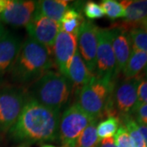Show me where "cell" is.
I'll use <instances>...</instances> for the list:
<instances>
[{"mask_svg":"<svg viewBox=\"0 0 147 147\" xmlns=\"http://www.w3.org/2000/svg\"><path fill=\"white\" fill-rule=\"evenodd\" d=\"M111 33V42L116 61V76L123 72L131 52V46L127 32L117 26L110 29Z\"/></svg>","mask_w":147,"mask_h":147,"instance_id":"obj_14","label":"cell"},{"mask_svg":"<svg viewBox=\"0 0 147 147\" xmlns=\"http://www.w3.org/2000/svg\"><path fill=\"white\" fill-rule=\"evenodd\" d=\"M120 3L124 8V20L113 26L126 32L141 28L147 21V0H126Z\"/></svg>","mask_w":147,"mask_h":147,"instance_id":"obj_13","label":"cell"},{"mask_svg":"<svg viewBox=\"0 0 147 147\" xmlns=\"http://www.w3.org/2000/svg\"><path fill=\"white\" fill-rule=\"evenodd\" d=\"M120 126V119L117 116H110L100 121L96 125V132L99 141L105 138L113 137Z\"/></svg>","mask_w":147,"mask_h":147,"instance_id":"obj_20","label":"cell"},{"mask_svg":"<svg viewBox=\"0 0 147 147\" xmlns=\"http://www.w3.org/2000/svg\"><path fill=\"white\" fill-rule=\"evenodd\" d=\"M100 6L104 13L111 20H116L124 17V8L119 1L103 0L100 3Z\"/></svg>","mask_w":147,"mask_h":147,"instance_id":"obj_24","label":"cell"},{"mask_svg":"<svg viewBox=\"0 0 147 147\" xmlns=\"http://www.w3.org/2000/svg\"><path fill=\"white\" fill-rule=\"evenodd\" d=\"M84 11L85 16L88 19L92 20L102 18L105 15L100 4H98L92 1H88L84 4Z\"/></svg>","mask_w":147,"mask_h":147,"instance_id":"obj_25","label":"cell"},{"mask_svg":"<svg viewBox=\"0 0 147 147\" xmlns=\"http://www.w3.org/2000/svg\"><path fill=\"white\" fill-rule=\"evenodd\" d=\"M96 147H116V146L114 138L109 137V138H105V139L99 141Z\"/></svg>","mask_w":147,"mask_h":147,"instance_id":"obj_29","label":"cell"},{"mask_svg":"<svg viewBox=\"0 0 147 147\" xmlns=\"http://www.w3.org/2000/svg\"><path fill=\"white\" fill-rule=\"evenodd\" d=\"M115 143L116 147H132L130 136L127 130L126 127L122 124L118 128L115 134Z\"/></svg>","mask_w":147,"mask_h":147,"instance_id":"obj_26","label":"cell"},{"mask_svg":"<svg viewBox=\"0 0 147 147\" xmlns=\"http://www.w3.org/2000/svg\"><path fill=\"white\" fill-rule=\"evenodd\" d=\"M69 1L42 0L36 1L35 12L59 23L65 11L69 7Z\"/></svg>","mask_w":147,"mask_h":147,"instance_id":"obj_17","label":"cell"},{"mask_svg":"<svg viewBox=\"0 0 147 147\" xmlns=\"http://www.w3.org/2000/svg\"><path fill=\"white\" fill-rule=\"evenodd\" d=\"M141 28H142L143 30H145L147 32V21H146V22H144V24L142 25Z\"/></svg>","mask_w":147,"mask_h":147,"instance_id":"obj_33","label":"cell"},{"mask_svg":"<svg viewBox=\"0 0 147 147\" xmlns=\"http://www.w3.org/2000/svg\"><path fill=\"white\" fill-rule=\"evenodd\" d=\"M137 126H138L139 131L142 133V137L144 138V141L146 142V145L147 147V126L146 125H143V124H140V123H137Z\"/></svg>","mask_w":147,"mask_h":147,"instance_id":"obj_30","label":"cell"},{"mask_svg":"<svg viewBox=\"0 0 147 147\" xmlns=\"http://www.w3.org/2000/svg\"><path fill=\"white\" fill-rule=\"evenodd\" d=\"M72 85L63 74L48 70L32 84V99L51 110L60 112L67 103Z\"/></svg>","mask_w":147,"mask_h":147,"instance_id":"obj_4","label":"cell"},{"mask_svg":"<svg viewBox=\"0 0 147 147\" xmlns=\"http://www.w3.org/2000/svg\"><path fill=\"white\" fill-rule=\"evenodd\" d=\"M41 147H57V146H52V145H42Z\"/></svg>","mask_w":147,"mask_h":147,"instance_id":"obj_34","label":"cell"},{"mask_svg":"<svg viewBox=\"0 0 147 147\" xmlns=\"http://www.w3.org/2000/svg\"><path fill=\"white\" fill-rule=\"evenodd\" d=\"M36 10V1L7 0L0 21L12 26H26Z\"/></svg>","mask_w":147,"mask_h":147,"instance_id":"obj_11","label":"cell"},{"mask_svg":"<svg viewBox=\"0 0 147 147\" xmlns=\"http://www.w3.org/2000/svg\"><path fill=\"white\" fill-rule=\"evenodd\" d=\"M19 147H25V146H19Z\"/></svg>","mask_w":147,"mask_h":147,"instance_id":"obj_36","label":"cell"},{"mask_svg":"<svg viewBox=\"0 0 147 147\" xmlns=\"http://www.w3.org/2000/svg\"><path fill=\"white\" fill-rule=\"evenodd\" d=\"M27 100L21 88H0V132L9 131L16 123Z\"/></svg>","mask_w":147,"mask_h":147,"instance_id":"obj_6","label":"cell"},{"mask_svg":"<svg viewBox=\"0 0 147 147\" xmlns=\"http://www.w3.org/2000/svg\"><path fill=\"white\" fill-rule=\"evenodd\" d=\"M133 114L135 115L137 123L147 126V104L138 103Z\"/></svg>","mask_w":147,"mask_h":147,"instance_id":"obj_27","label":"cell"},{"mask_svg":"<svg viewBox=\"0 0 147 147\" xmlns=\"http://www.w3.org/2000/svg\"><path fill=\"white\" fill-rule=\"evenodd\" d=\"M26 28L30 38L52 51L55 39L60 30L58 22L34 12L31 21L27 24Z\"/></svg>","mask_w":147,"mask_h":147,"instance_id":"obj_9","label":"cell"},{"mask_svg":"<svg viewBox=\"0 0 147 147\" xmlns=\"http://www.w3.org/2000/svg\"><path fill=\"white\" fill-rule=\"evenodd\" d=\"M84 21L85 20L80 13V11L75 7H69L58 24L60 30L77 36Z\"/></svg>","mask_w":147,"mask_h":147,"instance_id":"obj_19","label":"cell"},{"mask_svg":"<svg viewBox=\"0 0 147 147\" xmlns=\"http://www.w3.org/2000/svg\"><path fill=\"white\" fill-rule=\"evenodd\" d=\"M147 65V53L131 49L130 57L127 60L125 67L123 70L124 79H131L138 77Z\"/></svg>","mask_w":147,"mask_h":147,"instance_id":"obj_18","label":"cell"},{"mask_svg":"<svg viewBox=\"0 0 147 147\" xmlns=\"http://www.w3.org/2000/svg\"><path fill=\"white\" fill-rule=\"evenodd\" d=\"M91 76L92 74L88 71L79 50L77 49L69 64L67 78L70 81L71 85H73L74 88L79 92Z\"/></svg>","mask_w":147,"mask_h":147,"instance_id":"obj_16","label":"cell"},{"mask_svg":"<svg viewBox=\"0 0 147 147\" xmlns=\"http://www.w3.org/2000/svg\"><path fill=\"white\" fill-rule=\"evenodd\" d=\"M114 88V84H109L92 75L79 92L78 104L92 119L98 120L105 116H115L113 102Z\"/></svg>","mask_w":147,"mask_h":147,"instance_id":"obj_3","label":"cell"},{"mask_svg":"<svg viewBox=\"0 0 147 147\" xmlns=\"http://www.w3.org/2000/svg\"><path fill=\"white\" fill-rule=\"evenodd\" d=\"M21 47V39L10 32L0 39V79L10 71Z\"/></svg>","mask_w":147,"mask_h":147,"instance_id":"obj_15","label":"cell"},{"mask_svg":"<svg viewBox=\"0 0 147 147\" xmlns=\"http://www.w3.org/2000/svg\"><path fill=\"white\" fill-rule=\"evenodd\" d=\"M138 103L147 104V79H140L137 86Z\"/></svg>","mask_w":147,"mask_h":147,"instance_id":"obj_28","label":"cell"},{"mask_svg":"<svg viewBox=\"0 0 147 147\" xmlns=\"http://www.w3.org/2000/svg\"><path fill=\"white\" fill-rule=\"evenodd\" d=\"M53 47L55 62L60 74L67 77L69 64L77 50V36L59 30Z\"/></svg>","mask_w":147,"mask_h":147,"instance_id":"obj_12","label":"cell"},{"mask_svg":"<svg viewBox=\"0 0 147 147\" xmlns=\"http://www.w3.org/2000/svg\"><path fill=\"white\" fill-rule=\"evenodd\" d=\"M145 74H146V79H147V65L146 66V69H145Z\"/></svg>","mask_w":147,"mask_h":147,"instance_id":"obj_35","label":"cell"},{"mask_svg":"<svg viewBox=\"0 0 147 147\" xmlns=\"http://www.w3.org/2000/svg\"><path fill=\"white\" fill-rule=\"evenodd\" d=\"M116 61L111 42L110 29H98L96 68L95 76L109 84H114L116 77Z\"/></svg>","mask_w":147,"mask_h":147,"instance_id":"obj_7","label":"cell"},{"mask_svg":"<svg viewBox=\"0 0 147 147\" xmlns=\"http://www.w3.org/2000/svg\"><path fill=\"white\" fill-rule=\"evenodd\" d=\"M97 120H92L80 135L76 147H96L99 142L96 132Z\"/></svg>","mask_w":147,"mask_h":147,"instance_id":"obj_21","label":"cell"},{"mask_svg":"<svg viewBox=\"0 0 147 147\" xmlns=\"http://www.w3.org/2000/svg\"><path fill=\"white\" fill-rule=\"evenodd\" d=\"M131 49L147 53V32L142 28H135L127 32Z\"/></svg>","mask_w":147,"mask_h":147,"instance_id":"obj_23","label":"cell"},{"mask_svg":"<svg viewBox=\"0 0 147 147\" xmlns=\"http://www.w3.org/2000/svg\"><path fill=\"white\" fill-rule=\"evenodd\" d=\"M123 123L126 127L128 134L130 136L132 147H146V142L142 137V133L138 129V126L136 121L132 119L131 115L123 116Z\"/></svg>","mask_w":147,"mask_h":147,"instance_id":"obj_22","label":"cell"},{"mask_svg":"<svg viewBox=\"0 0 147 147\" xmlns=\"http://www.w3.org/2000/svg\"><path fill=\"white\" fill-rule=\"evenodd\" d=\"M6 32H7V30H5L4 26H3V24L0 23V39H1V38H3V36L5 34Z\"/></svg>","mask_w":147,"mask_h":147,"instance_id":"obj_32","label":"cell"},{"mask_svg":"<svg viewBox=\"0 0 147 147\" xmlns=\"http://www.w3.org/2000/svg\"><path fill=\"white\" fill-rule=\"evenodd\" d=\"M98 27L92 21H84L77 35L79 52L92 75H95L96 68L97 32Z\"/></svg>","mask_w":147,"mask_h":147,"instance_id":"obj_8","label":"cell"},{"mask_svg":"<svg viewBox=\"0 0 147 147\" xmlns=\"http://www.w3.org/2000/svg\"><path fill=\"white\" fill-rule=\"evenodd\" d=\"M92 120L94 119L78 103L65 110L59 123V138L62 147H76L80 135Z\"/></svg>","mask_w":147,"mask_h":147,"instance_id":"obj_5","label":"cell"},{"mask_svg":"<svg viewBox=\"0 0 147 147\" xmlns=\"http://www.w3.org/2000/svg\"><path fill=\"white\" fill-rule=\"evenodd\" d=\"M7 3V0H0V16L6 7Z\"/></svg>","mask_w":147,"mask_h":147,"instance_id":"obj_31","label":"cell"},{"mask_svg":"<svg viewBox=\"0 0 147 147\" xmlns=\"http://www.w3.org/2000/svg\"><path fill=\"white\" fill-rule=\"evenodd\" d=\"M59 123L60 112L51 110L30 97L9 133L16 142H55L59 137Z\"/></svg>","mask_w":147,"mask_h":147,"instance_id":"obj_1","label":"cell"},{"mask_svg":"<svg viewBox=\"0 0 147 147\" xmlns=\"http://www.w3.org/2000/svg\"><path fill=\"white\" fill-rule=\"evenodd\" d=\"M140 77L131 79H124L121 82L113 91V102L115 111H118L121 115H131L134 113L137 105V86Z\"/></svg>","mask_w":147,"mask_h":147,"instance_id":"obj_10","label":"cell"},{"mask_svg":"<svg viewBox=\"0 0 147 147\" xmlns=\"http://www.w3.org/2000/svg\"><path fill=\"white\" fill-rule=\"evenodd\" d=\"M53 66L52 51L31 38L23 43L10 69L12 80L16 84H34Z\"/></svg>","mask_w":147,"mask_h":147,"instance_id":"obj_2","label":"cell"}]
</instances>
